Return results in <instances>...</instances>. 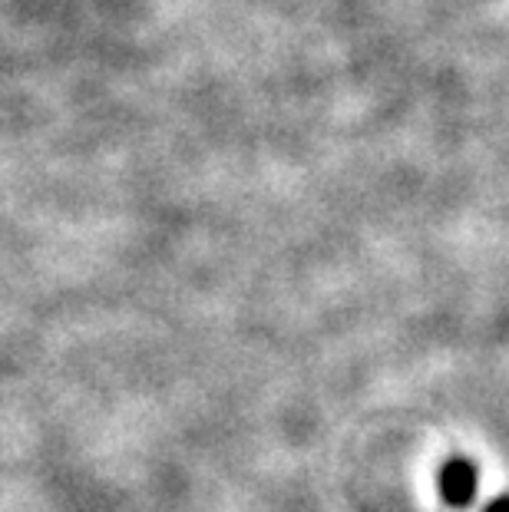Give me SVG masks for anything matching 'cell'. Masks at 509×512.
<instances>
[{
	"instance_id": "7a4b0ae2",
	"label": "cell",
	"mask_w": 509,
	"mask_h": 512,
	"mask_svg": "<svg viewBox=\"0 0 509 512\" xmlns=\"http://www.w3.org/2000/svg\"><path fill=\"white\" fill-rule=\"evenodd\" d=\"M490 512H509V499H500V503H496Z\"/></svg>"
},
{
	"instance_id": "6da1fadb",
	"label": "cell",
	"mask_w": 509,
	"mask_h": 512,
	"mask_svg": "<svg viewBox=\"0 0 509 512\" xmlns=\"http://www.w3.org/2000/svg\"><path fill=\"white\" fill-rule=\"evenodd\" d=\"M440 486H443V496L447 503H457V506H467L473 499V489H476V473L470 463H447V470L440 476Z\"/></svg>"
}]
</instances>
